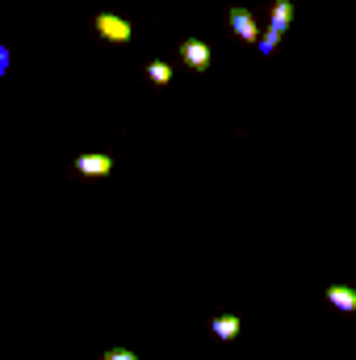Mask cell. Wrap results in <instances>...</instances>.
<instances>
[{"label":"cell","mask_w":356,"mask_h":360,"mask_svg":"<svg viewBox=\"0 0 356 360\" xmlns=\"http://www.w3.org/2000/svg\"><path fill=\"white\" fill-rule=\"evenodd\" d=\"M231 30L243 38V42H260V25L248 8H231Z\"/></svg>","instance_id":"7a4b0ae2"},{"label":"cell","mask_w":356,"mask_h":360,"mask_svg":"<svg viewBox=\"0 0 356 360\" xmlns=\"http://www.w3.org/2000/svg\"><path fill=\"white\" fill-rule=\"evenodd\" d=\"M276 42H281V30H272V25H268V34H260V42H256V46H260L265 55H272V51H276Z\"/></svg>","instance_id":"9c48e42d"},{"label":"cell","mask_w":356,"mask_h":360,"mask_svg":"<svg viewBox=\"0 0 356 360\" xmlns=\"http://www.w3.org/2000/svg\"><path fill=\"white\" fill-rule=\"evenodd\" d=\"M268 25L285 34V30L293 25V4H289V0H276V4H272V13H268Z\"/></svg>","instance_id":"52a82bcc"},{"label":"cell","mask_w":356,"mask_h":360,"mask_svg":"<svg viewBox=\"0 0 356 360\" xmlns=\"http://www.w3.org/2000/svg\"><path fill=\"white\" fill-rule=\"evenodd\" d=\"M147 76H151V84L168 89V80H172V68H168V63H151V68H147Z\"/></svg>","instance_id":"ba28073f"},{"label":"cell","mask_w":356,"mask_h":360,"mask_svg":"<svg viewBox=\"0 0 356 360\" xmlns=\"http://www.w3.org/2000/svg\"><path fill=\"white\" fill-rule=\"evenodd\" d=\"M180 55H184V63H189L193 72H205V68H210V46H205L201 38H189V42L180 46Z\"/></svg>","instance_id":"3957f363"},{"label":"cell","mask_w":356,"mask_h":360,"mask_svg":"<svg viewBox=\"0 0 356 360\" xmlns=\"http://www.w3.org/2000/svg\"><path fill=\"white\" fill-rule=\"evenodd\" d=\"M327 302H331L340 314H356V289H348V285H331V289H327Z\"/></svg>","instance_id":"5b68a950"},{"label":"cell","mask_w":356,"mask_h":360,"mask_svg":"<svg viewBox=\"0 0 356 360\" xmlns=\"http://www.w3.org/2000/svg\"><path fill=\"white\" fill-rule=\"evenodd\" d=\"M92 30H96L105 42H113V46H126V42L134 38V25H130L126 17H117V13H96Z\"/></svg>","instance_id":"6da1fadb"},{"label":"cell","mask_w":356,"mask_h":360,"mask_svg":"<svg viewBox=\"0 0 356 360\" xmlns=\"http://www.w3.org/2000/svg\"><path fill=\"white\" fill-rule=\"evenodd\" d=\"M76 172L80 176H109L113 172V160L109 155H80L76 160Z\"/></svg>","instance_id":"277c9868"},{"label":"cell","mask_w":356,"mask_h":360,"mask_svg":"<svg viewBox=\"0 0 356 360\" xmlns=\"http://www.w3.org/2000/svg\"><path fill=\"white\" fill-rule=\"evenodd\" d=\"M101 360H139L134 352H126V348H113V352H105Z\"/></svg>","instance_id":"30bf717a"},{"label":"cell","mask_w":356,"mask_h":360,"mask_svg":"<svg viewBox=\"0 0 356 360\" xmlns=\"http://www.w3.org/2000/svg\"><path fill=\"white\" fill-rule=\"evenodd\" d=\"M239 331H243L239 314H218V319H214V335H218V340L231 344V340H239Z\"/></svg>","instance_id":"8992f818"}]
</instances>
